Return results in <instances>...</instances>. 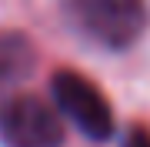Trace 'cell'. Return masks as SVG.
<instances>
[{
  "instance_id": "6da1fadb",
  "label": "cell",
  "mask_w": 150,
  "mask_h": 147,
  "mask_svg": "<svg viewBox=\"0 0 150 147\" xmlns=\"http://www.w3.org/2000/svg\"><path fill=\"white\" fill-rule=\"evenodd\" d=\"M67 23L107 50L134 47L147 30V0H60Z\"/></svg>"
},
{
  "instance_id": "7a4b0ae2",
  "label": "cell",
  "mask_w": 150,
  "mask_h": 147,
  "mask_svg": "<svg viewBox=\"0 0 150 147\" xmlns=\"http://www.w3.org/2000/svg\"><path fill=\"white\" fill-rule=\"evenodd\" d=\"M0 144L4 147H60L64 120L43 97L4 94L0 97Z\"/></svg>"
},
{
  "instance_id": "3957f363",
  "label": "cell",
  "mask_w": 150,
  "mask_h": 147,
  "mask_svg": "<svg viewBox=\"0 0 150 147\" xmlns=\"http://www.w3.org/2000/svg\"><path fill=\"white\" fill-rule=\"evenodd\" d=\"M57 107L64 110V117L90 141H107L113 137V110L107 97L100 94L97 84H90L83 74L77 70H57L50 80Z\"/></svg>"
},
{
  "instance_id": "277c9868",
  "label": "cell",
  "mask_w": 150,
  "mask_h": 147,
  "mask_svg": "<svg viewBox=\"0 0 150 147\" xmlns=\"http://www.w3.org/2000/svg\"><path fill=\"white\" fill-rule=\"evenodd\" d=\"M37 67V47L20 30H0V90L27 80Z\"/></svg>"
},
{
  "instance_id": "5b68a950",
  "label": "cell",
  "mask_w": 150,
  "mask_h": 147,
  "mask_svg": "<svg viewBox=\"0 0 150 147\" xmlns=\"http://www.w3.org/2000/svg\"><path fill=\"white\" fill-rule=\"evenodd\" d=\"M123 147H150V131L134 127V131L127 134V141H123Z\"/></svg>"
}]
</instances>
